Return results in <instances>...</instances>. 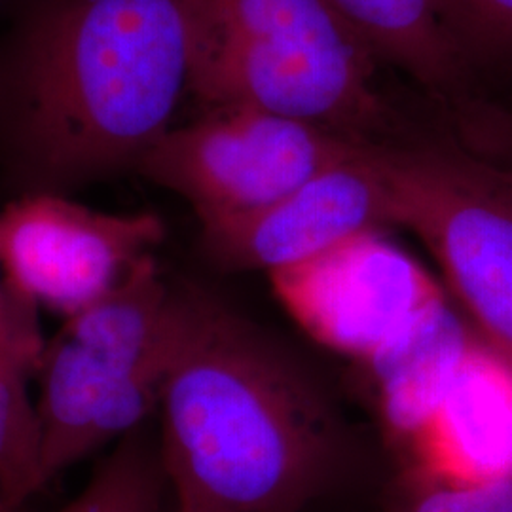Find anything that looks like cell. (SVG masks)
<instances>
[{"instance_id":"cell-12","label":"cell","mask_w":512,"mask_h":512,"mask_svg":"<svg viewBox=\"0 0 512 512\" xmlns=\"http://www.w3.org/2000/svg\"><path fill=\"white\" fill-rule=\"evenodd\" d=\"M469 74L512 69V0H431Z\"/></svg>"},{"instance_id":"cell-13","label":"cell","mask_w":512,"mask_h":512,"mask_svg":"<svg viewBox=\"0 0 512 512\" xmlns=\"http://www.w3.org/2000/svg\"><path fill=\"white\" fill-rule=\"evenodd\" d=\"M389 512H512V475L459 480L421 469L399 488Z\"/></svg>"},{"instance_id":"cell-9","label":"cell","mask_w":512,"mask_h":512,"mask_svg":"<svg viewBox=\"0 0 512 512\" xmlns=\"http://www.w3.org/2000/svg\"><path fill=\"white\" fill-rule=\"evenodd\" d=\"M368 54L440 95H458L469 71L431 0H329Z\"/></svg>"},{"instance_id":"cell-14","label":"cell","mask_w":512,"mask_h":512,"mask_svg":"<svg viewBox=\"0 0 512 512\" xmlns=\"http://www.w3.org/2000/svg\"><path fill=\"white\" fill-rule=\"evenodd\" d=\"M463 143L512 173V110L469 103Z\"/></svg>"},{"instance_id":"cell-7","label":"cell","mask_w":512,"mask_h":512,"mask_svg":"<svg viewBox=\"0 0 512 512\" xmlns=\"http://www.w3.org/2000/svg\"><path fill=\"white\" fill-rule=\"evenodd\" d=\"M164 239L154 213H105L59 192H27L0 211L8 291L71 317L114 291Z\"/></svg>"},{"instance_id":"cell-5","label":"cell","mask_w":512,"mask_h":512,"mask_svg":"<svg viewBox=\"0 0 512 512\" xmlns=\"http://www.w3.org/2000/svg\"><path fill=\"white\" fill-rule=\"evenodd\" d=\"M393 226L437 260L478 346L512 376V173L465 143L378 145Z\"/></svg>"},{"instance_id":"cell-10","label":"cell","mask_w":512,"mask_h":512,"mask_svg":"<svg viewBox=\"0 0 512 512\" xmlns=\"http://www.w3.org/2000/svg\"><path fill=\"white\" fill-rule=\"evenodd\" d=\"M165 488L160 446L143 425L120 439L82 494L57 512H164Z\"/></svg>"},{"instance_id":"cell-6","label":"cell","mask_w":512,"mask_h":512,"mask_svg":"<svg viewBox=\"0 0 512 512\" xmlns=\"http://www.w3.org/2000/svg\"><path fill=\"white\" fill-rule=\"evenodd\" d=\"M361 143L266 110L215 109L194 124L169 129L135 169L207 222L277 202L349 158Z\"/></svg>"},{"instance_id":"cell-1","label":"cell","mask_w":512,"mask_h":512,"mask_svg":"<svg viewBox=\"0 0 512 512\" xmlns=\"http://www.w3.org/2000/svg\"><path fill=\"white\" fill-rule=\"evenodd\" d=\"M158 412L173 512L302 511L340 465V425L319 387L198 287H177Z\"/></svg>"},{"instance_id":"cell-11","label":"cell","mask_w":512,"mask_h":512,"mask_svg":"<svg viewBox=\"0 0 512 512\" xmlns=\"http://www.w3.org/2000/svg\"><path fill=\"white\" fill-rule=\"evenodd\" d=\"M33 368L0 348V494L19 509L42 490L40 423L27 380Z\"/></svg>"},{"instance_id":"cell-3","label":"cell","mask_w":512,"mask_h":512,"mask_svg":"<svg viewBox=\"0 0 512 512\" xmlns=\"http://www.w3.org/2000/svg\"><path fill=\"white\" fill-rule=\"evenodd\" d=\"M190 2V90L211 110H266L363 141L382 122L372 55L329 0Z\"/></svg>"},{"instance_id":"cell-15","label":"cell","mask_w":512,"mask_h":512,"mask_svg":"<svg viewBox=\"0 0 512 512\" xmlns=\"http://www.w3.org/2000/svg\"><path fill=\"white\" fill-rule=\"evenodd\" d=\"M44 340L37 325V311L23 306L8 291L0 264V348L16 353L37 372Z\"/></svg>"},{"instance_id":"cell-4","label":"cell","mask_w":512,"mask_h":512,"mask_svg":"<svg viewBox=\"0 0 512 512\" xmlns=\"http://www.w3.org/2000/svg\"><path fill=\"white\" fill-rule=\"evenodd\" d=\"M177 332V287L154 255L107 296L65 317L38 363L42 488L158 410Z\"/></svg>"},{"instance_id":"cell-16","label":"cell","mask_w":512,"mask_h":512,"mask_svg":"<svg viewBox=\"0 0 512 512\" xmlns=\"http://www.w3.org/2000/svg\"><path fill=\"white\" fill-rule=\"evenodd\" d=\"M0 512H19V509H14V507L2 497V494H0Z\"/></svg>"},{"instance_id":"cell-8","label":"cell","mask_w":512,"mask_h":512,"mask_svg":"<svg viewBox=\"0 0 512 512\" xmlns=\"http://www.w3.org/2000/svg\"><path fill=\"white\" fill-rule=\"evenodd\" d=\"M368 145L258 211L200 222L205 255L222 270L279 277L393 226Z\"/></svg>"},{"instance_id":"cell-2","label":"cell","mask_w":512,"mask_h":512,"mask_svg":"<svg viewBox=\"0 0 512 512\" xmlns=\"http://www.w3.org/2000/svg\"><path fill=\"white\" fill-rule=\"evenodd\" d=\"M194 61L190 0H48L10 76V143L29 192L137 167L169 129Z\"/></svg>"}]
</instances>
